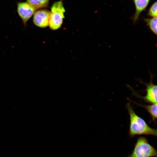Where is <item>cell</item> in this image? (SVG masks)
<instances>
[{"label": "cell", "mask_w": 157, "mask_h": 157, "mask_svg": "<svg viewBox=\"0 0 157 157\" xmlns=\"http://www.w3.org/2000/svg\"><path fill=\"white\" fill-rule=\"evenodd\" d=\"M150 113L154 121L157 118V103L149 105H142Z\"/></svg>", "instance_id": "30bf717a"}, {"label": "cell", "mask_w": 157, "mask_h": 157, "mask_svg": "<svg viewBox=\"0 0 157 157\" xmlns=\"http://www.w3.org/2000/svg\"><path fill=\"white\" fill-rule=\"evenodd\" d=\"M146 94L144 97H141L147 103L154 104L157 103V86L154 84L151 80L146 84Z\"/></svg>", "instance_id": "8992f818"}, {"label": "cell", "mask_w": 157, "mask_h": 157, "mask_svg": "<svg viewBox=\"0 0 157 157\" xmlns=\"http://www.w3.org/2000/svg\"><path fill=\"white\" fill-rule=\"evenodd\" d=\"M127 108L130 118L129 131L130 136L142 135L156 136L157 130L150 127L143 119L138 115L129 103L127 104Z\"/></svg>", "instance_id": "6da1fadb"}, {"label": "cell", "mask_w": 157, "mask_h": 157, "mask_svg": "<svg viewBox=\"0 0 157 157\" xmlns=\"http://www.w3.org/2000/svg\"><path fill=\"white\" fill-rule=\"evenodd\" d=\"M157 2H154L149 8L147 15L151 17H157Z\"/></svg>", "instance_id": "8fae6325"}, {"label": "cell", "mask_w": 157, "mask_h": 157, "mask_svg": "<svg viewBox=\"0 0 157 157\" xmlns=\"http://www.w3.org/2000/svg\"><path fill=\"white\" fill-rule=\"evenodd\" d=\"M150 0H133L135 7V12L132 19L134 23L138 19L141 13L147 8Z\"/></svg>", "instance_id": "52a82bcc"}, {"label": "cell", "mask_w": 157, "mask_h": 157, "mask_svg": "<svg viewBox=\"0 0 157 157\" xmlns=\"http://www.w3.org/2000/svg\"><path fill=\"white\" fill-rule=\"evenodd\" d=\"M50 16V11L44 9L38 10L33 15V22L37 27L45 28L49 26Z\"/></svg>", "instance_id": "5b68a950"}, {"label": "cell", "mask_w": 157, "mask_h": 157, "mask_svg": "<svg viewBox=\"0 0 157 157\" xmlns=\"http://www.w3.org/2000/svg\"><path fill=\"white\" fill-rule=\"evenodd\" d=\"M36 10L27 2H19L17 4V11L21 18L24 26H26L27 23Z\"/></svg>", "instance_id": "277c9868"}, {"label": "cell", "mask_w": 157, "mask_h": 157, "mask_svg": "<svg viewBox=\"0 0 157 157\" xmlns=\"http://www.w3.org/2000/svg\"><path fill=\"white\" fill-rule=\"evenodd\" d=\"M49 0H27L28 3L35 9L37 10L47 7L48 5Z\"/></svg>", "instance_id": "ba28073f"}, {"label": "cell", "mask_w": 157, "mask_h": 157, "mask_svg": "<svg viewBox=\"0 0 157 157\" xmlns=\"http://www.w3.org/2000/svg\"><path fill=\"white\" fill-rule=\"evenodd\" d=\"M65 10L62 1H58L52 5L49 26L53 30H56L61 26L64 18Z\"/></svg>", "instance_id": "3957f363"}, {"label": "cell", "mask_w": 157, "mask_h": 157, "mask_svg": "<svg viewBox=\"0 0 157 157\" xmlns=\"http://www.w3.org/2000/svg\"><path fill=\"white\" fill-rule=\"evenodd\" d=\"M144 20L147 24L153 33L157 34V17H152L150 18H144Z\"/></svg>", "instance_id": "9c48e42d"}, {"label": "cell", "mask_w": 157, "mask_h": 157, "mask_svg": "<svg viewBox=\"0 0 157 157\" xmlns=\"http://www.w3.org/2000/svg\"><path fill=\"white\" fill-rule=\"evenodd\" d=\"M157 155L156 150L146 138L141 137L138 139L132 153L128 157H156Z\"/></svg>", "instance_id": "7a4b0ae2"}]
</instances>
